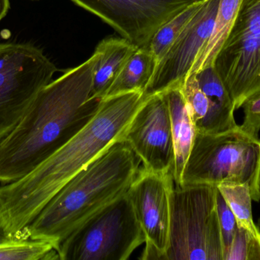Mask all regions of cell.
Returning <instances> with one entry per match:
<instances>
[{
    "instance_id": "obj_1",
    "label": "cell",
    "mask_w": 260,
    "mask_h": 260,
    "mask_svg": "<svg viewBox=\"0 0 260 260\" xmlns=\"http://www.w3.org/2000/svg\"><path fill=\"white\" fill-rule=\"evenodd\" d=\"M146 96L130 92L102 99L92 119L27 175L0 186V225L19 238L53 197L117 140L123 138Z\"/></svg>"
},
{
    "instance_id": "obj_2",
    "label": "cell",
    "mask_w": 260,
    "mask_h": 260,
    "mask_svg": "<svg viewBox=\"0 0 260 260\" xmlns=\"http://www.w3.org/2000/svg\"><path fill=\"white\" fill-rule=\"evenodd\" d=\"M99 57L95 50L85 62L46 85L16 128L0 142L1 185L27 175L94 118L102 102L91 98Z\"/></svg>"
},
{
    "instance_id": "obj_3",
    "label": "cell",
    "mask_w": 260,
    "mask_h": 260,
    "mask_svg": "<svg viewBox=\"0 0 260 260\" xmlns=\"http://www.w3.org/2000/svg\"><path fill=\"white\" fill-rule=\"evenodd\" d=\"M139 163L123 139L114 142L53 197L21 237L49 241L58 250L81 224L127 192Z\"/></svg>"
},
{
    "instance_id": "obj_4",
    "label": "cell",
    "mask_w": 260,
    "mask_h": 260,
    "mask_svg": "<svg viewBox=\"0 0 260 260\" xmlns=\"http://www.w3.org/2000/svg\"><path fill=\"white\" fill-rule=\"evenodd\" d=\"M216 185L173 186L165 260H224Z\"/></svg>"
},
{
    "instance_id": "obj_5",
    "label": "cell",
    "mask_w": 260,
    "mask_h": 260,
    "mask_svg": "<svg viewBox=\"0 0 260 260\" xmlns=\"http://www.w3.org/2000/svg\"><path fill=\"white\" fill-rule=\"evenodd\" d=\"M247 183L259 201L260 139L240 126L218 133L197 132L182 184Z\"/></svg>"
},
{
    "instance_id": "obj_6",
    "label": "cell",
    "mask_w": 260,
    "mask_h": 260,
    "mask_svg": "<svg viewBox=\"0 0 260 260\" xmlns=\"http://www.w3.org/2000/svg\"><path fill=\"white\" fill-rule=\"evenodd\" d=\"M145 242L126 192L70 234L58 253L60 260H126Z\"/></svg>"
},
{
    "instance_id": "obj_7",
    "label": "cell",
    "mask_w": 260,
    "mask_h": 260,
    "mask_svg": "<svg viewBox=\"0 0 260 260\" xmlns=\"http://www.w3.org/2000/svg\"><path fill=\"white\" fill-rule=\"evenodd\" d=\"M57 67L30 43H0V142L21 122Z\"/></svg>"
},
{
    "instance_id": "obj_8",
    "label": "cell",
    "mask_w": 260,
    "mask_h": 260,
    "mask_svg": "<svg viewBox=\"0 0 260 260\" xmlns=\"http://www.w3.org/2000/svg\"><path fill=\"white\" fill-rule=\"evenodd\" d=\"M214 67L239 109L260 93V0H241L233 27Z\"/></svg>"
},
{
    "instance_id": "obj_9",
    "label": "cell",
    "mask_w": 260,
    "mask_h": 260,
    "mask_svg": "<svg viewBox=\"0 0 260 260\" xmlns=\"http://www.w3.org/2000/svg\"><path fill=\"white\" fill-rule=\"evenodd\" d=\"M100 18L138 48H147L159 27L199 0H71Z\"/></svg>"
},
{
    "instance_id": "obj_10",
    "label": "cell",
    "mask_w": 260,
    "mask_h": 260,
    "mask_svg": "<svg viewBox=\"0 0 260 260\" xmlns=\"http://www.w3.org/2000/svg\"><path fill=\"white\" fill-rule=\"evenodd\" d=\"M123 140L143 164L157 174H172L174 142L171 116L163 93L145 99L130 122Z\"/></svg>"
},
{
    "instance_id": "obj_11",
    "label": "cell",
    "mask_w": 260,
    "mask_h": 260,
    "mask_svg": "<svg viewBox=\"0 0 260 260\" xmlns=\"http://www.w3.org/2000/svg\"><path fill=\"white\" fill-rule=\"evenodd\" d=\"M172 174L139 169L128 196L143 230L145 247L141 259L165 260L170 232V194Z\"/></svg>"
},
{
    "instance_id": "obj_12",
    "label": "cell",
    "mask_w": 260,
    "mask_h": 260,
    "mask_svg": "<svg viewBox=\"0 0 260 260\" xmlns=\"http://www.w3.org/2000/svg\"><path fill=\"white\" fill-rule=\"evenodd\" d=\"M220 0H205L200 10L160 61L145 90L146 97L180 89L213 28Z\"/></svg>"
},
{
    "instance_id": "obj_13",
    "label": "cell",
    "mask_w": 260,
    "mask_h": 260,
    "mask_svg": "<svg viewBox=\"0 0 260 260\" xmlns=\"http://www.w3.org/2000/svg\"><path fill=\"white\" fill-rule=\"evenodd\" d=\"M163 94L169 108L174 142L173 179L174 185L181 186L182 176L197 131L180 89H173Z\"/></svg>"
},
{
    "instance_id": "obj_14",
    "label": "cell",
    "mask_w": 260,
    "mask_h": 260,
    "mask_svg": "<svg viewBox=\"0 0 260 260\" xmlns=\"http://www.w3.org/2000/svg\"><path fill=\"white\" fill-rule=\"evenodd\" d=\"M138 47L125 38L102 40L95 50L99 57L93 70L91 98L103 99L126 61Z\"/></svg>"
},
{
    "instance_id": "obj_15",
    "label": "cell",
    "mask_w": 260,
    "mask_h": 260,
    "mask_svg": "<svg viewBox=\"0 0 260 260\" xmlns=\"http://www.w3.org/2000/svg\"><path fill=\"white\" fill-rule=\"evenodd\" d=\"M241 2V0H220L212 34L197 55L189 74L214 66L215 58L233 27Z\"/></svg>"
},
{
    "instance_id": "obj_16",
    "label": "cell",
    "mask_w": 260,
    "mask_h": 260,
    "mask_svg": "<svg viewBox=\"0 0 260 260\" xmlns=\"http://www.w3.org/2000/svg\"><path fill=\"white\" fill-rule=\"evenodd\" d=\"M155 68L154 56L148 48H138L126 61L104 99L130 92L145 93Z\"/></svg>"
},
{
    "instance_id": "obj_17",
    "label": "cell",
    "mask_w": 260,
    "mask_h": 260,
    "mask_svg": "<svg viewBox=\"0 0 260 260\" xmlns=\"http://www.w3.org/2000/svg\"><path fill=\"white\" fill-rule=\"evenodd\" d=\"M180 90L197 132L228 131L213 104L199 85L195 73L189 74L186 78Z\"/></svg>"
},
{
    "instance_id": "obj_18",
    "label": "cell",
    "mask_w": 260,
    "mask_h": 260,
    "mask_svg": "<svg viewBox=\"0 0 260 260\" xmlns=\"http://www.w3.org/2000/svg\"><path fill=\"white\" fill-rule=\"evenodd\" d=\"M195 74L199 85L213 104L227 130L238 128L233 100L214 66Z\"/></svg>"
},
{
    "instance_id": "obj_19",
    "label": "cell",
    "mask_w": 260,
    "mask_h": 260,
    "mask_svg": "<svg viewBox=\"0 0 260 260\" xmlns=\"http://www.w3.org/2000/svg\"><path fill=\"white\" fill-rule=\"evenodd\" d=\"M205 0H199L186 6L183 10L162 24L148 43V50L154 56L156 67L177 39L188 23L200 10ZM156 69V68H155Z\"/></svg>"
},
{
    "instance_id": "obj_20",
    "label": "cell",
    "mask_w": 260,
    "mask_h": 260,
    "mask_svg": "<svg viewBox=\"0 0 260 260\" xmlns=\"http://www.w3.org/2000/svg\"><path fill=\"white\" fill-rule=\"evenodd\" d=\"M218 191L235 215L238 227L260 236L252 213L251 192L247 183H223L217 185Z\"/></svg>"
},
{
    "instance_id": "obj_21",
    "label": "cell",
    "mask_w": 260,
    "mask_h": 260,
    "mask_svg": "<svg viewBox=\"0 0 260 260\" xmlns=\"http://www.w3.org/2000/svg\"><path fill=\"white\" fill-rule=\"evenodd\" d=\"M0 260H60L52 243L24 237L0 243Z\"/></svg>"
},
{
    "instance_id": "obj_22",
    "label": "cell",
    "mask_w": 260,
    "mask_h": 260,
    "mask_svg": "<svg viewBox=\"0 0 260 260\" xmlns=\"http://www.w3.org/2000/svg\"><path fill=\"white\" fill-rule=\"evenodd\" d=\"M224 260H260V236L237 227Z\"/></svg>"
},
{
    "instance_id": "obj_23",
    "label": "cell",
    "mask_w": 260,
    "mask_h": 260,
    "mask_svg": "<svg viewBox=\"0 0 260 260\" xmlns=\"http://www.w3.org/2000/svg\"><path fill=\"white\" fill-rule=\"evenodd\" d=\"M244 119L241 129L249 135L259 138L260 131V93H256L246 99L243 103Z\"/></svg>"
},
{
    "instance_id": "obj_24",
    "label": "cell",
    "mask_w": 260,
    "mask_h": 260,
    "mask_svg": "<svg viewBox=\"0 0 260 260\" xmlns=\"http://www.w3.org/2000/svg\"><path fill=\"white\" fill-rule=\"evenodd\" d=\"M218 218H219L220 227L222 235L223 244H224V256L228 249L230 247L233 240L234 235L236 232L238 224L235 215L232 213L230 208L224 201L221 194L218 191L217 198Z\"/></svg>"
},
{
    "instance_id": "obj_25",
    "label": "cell",
    "mask_w": 260,
    "mask_h": 260,
    "mask_svg": "<svg viewBox=\"0 0 260 260\" xmlns=\"http://www.w3.org/2000/svg\"><path fill=\"white\" fill-rule=\"evenodd\" d=\"M10 8L9 0H0V21L6 16Z\"/></svg>"
},
{
    "instance_id": "obj_26",
    "label": "cell",
    "mask_w": 260,
    "mask_h": 260,
    "mask_svg": "<svg viewBox=\"0 0 260 260\" xmlns=\"http://www.w3.org/2000/svg\"><path fill=\"white\" fill-rule=\"evenodd\" d=\"M11 237H9L7 234L5 232V230L2 228L1 225H0V243L4 242V241H8V240L11 239Z\"/></svg>"
},
{
    "instance_id": "obj_27",
    "label": "cell",
    "mask_w": 260,
    "mask_h": 260,
    "mask_svg": "<svg viewBox=\"0 0 260 260\" xmlns=\"http://www.w3.org/2000/svg\"><path fill=\"white\" fill-rule=\"evenodd\" d=\"M259 197H260V184H259Z\"/></svg>"
},
{
    "instance_id": "obj_28",
    "label": "cell",
    "mask_w": 260,
    "mask_h": 260,
    "mask_svg": "<svg viewBox=\"0 0 260 260\" xmlns=\"http://www.w3.org/2000/svg\"><path fill=\"white\" fill-rule=\"evenodd\" d=\"M35 1H38V0H35Z\"/></svg>"
}]
</instances>
